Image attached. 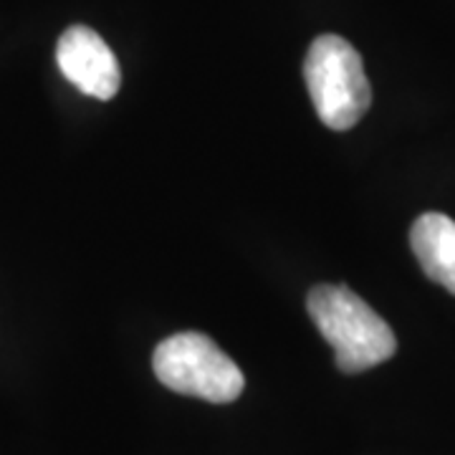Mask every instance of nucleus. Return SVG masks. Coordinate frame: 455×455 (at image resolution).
I'll return each instance as SVG.
<instances>
[{
	"instance_id": "5",
	"label": "nucleus",
	"mask_w": 455,
	"mask_h": 455,
	"mask_svg": "<svg viewBox=\"0 0 455 455\" xmlns=\"http://www.w3.org/2000/svg\"><path fill=\"white\" fill-rule=\"evenodd\" d=\"M410 245L425 276L455 296V220L443 212H423L410 230Z\"/></svg>"
},
{
	"instance_id": "3",
	"label": "nucleus",
	"mask_w": 455,
	"mask_h": 455,
	"mask_svg": "<svg viewBox=\"0 0 455 455\" xmlns=\"http://www.w3.org/2000/svg\"><path fill=\"white\" fill-rule=\"evenodd\" d=\"M152 367L164 387L215 405L238 400L245 387L241 367L200 331H180L160 341Z\"/></svg>"
},
{
	"instance_id": "2",
	"label": "nucleus",
	"mask_w": 455,
	"mask_h": 455,
	"mask_svg": "<svg viewBox=\"0 0 455 455\" xmlns=\"http://www.w3.org/2000/svg\"><path fill=\"white\" fill-rule=\"evenodd\" d=\"M304 79L311 104L329 130L347 132L372 104V86L357 49L341 36L326 33L309 46Z\"/></svg>"
},
{
	"instance_id": "4",
	"label": "nucleus",
	"mask_w": 455,
	"mask_h": 455,
	"mask_svg": "<svg viewBox=\"0 0 455 455\" xmlns=\"http://www.w3.org/2000/svg\"><path fill=\"white\" fill-rule=\"evenodd\" d=\"M56 64L68 82L86 97L109 101L122 86V68L97 31L71 26L61 33L56 46Z\"/></svg>"
},
{
	"instance_id": "1",
	"label": "nucleus",
	"mask_w": 455,
	"mask_h": 455,
	"mask_svg": "<svg viewBox=\"0 0 455 455\" xmlns=\"http://www.w3.org/2000/svg\"><path fill=\"white\" fill-rule=\"evenodd\" d=\"M307 309L322 337L331 344L341 372L372 370L397 352L390 324L347 286L322 283L311 289Z\"/></svg>"
}]
</instances>
